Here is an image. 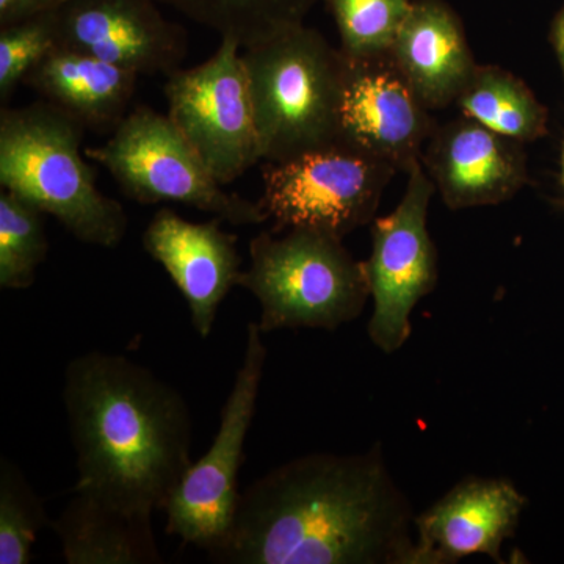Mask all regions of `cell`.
Masks as SVG:
<instances>
[{"label":"cell","instance_id":"6da1fadb","mask_svg":"<svg viewBox=\"0 0 564 564\" xmlns=\"http://www.w3.org/2000/svg\"><path fill=\"white\" fill-rule=\"evenodd\" d=\"M415 516L383 448L313 454L240 492L221 564H417Z\"/></svg>","mask_w":564,"mask_h":564},{"label":"cell","instance_id":"7a4b0ae2","mask_svg":"<svg viewBox=\"0 0 564 564\" xmlns=\"http://www.w3.org/2000/svg\"><path fill=\"white\" fill-rule=\"evenodd\" d=\"M63 402L76 486L132 510L163 511L193 464L184 397L126 356L91 351L66 367Z\"/></svg>","mask_w":564,"mask_h":564},{"label":"cell","instance_id":"3957f363","mask_svg":"<svg viewBox=\"0 0 564 564\" xmlns=\"http://www.w3.org/2000/svg\"><path fill=\"white\" fill-rule=\"evenodd\" d=\"M85 126L41 99L0 111V185L62 223L82 243L117 248L128 214L96 185L80 147Z\"/></svg>","mask_w":564,"mask_h":564},{"label":"cell","instance_id":"277c9868","mask_svg":"<svg viewBox=\"0 0 564 564\" xmlns=\"http://www.w3.org/2000/svg\"><path fill=\"white\" fill-rule=\"evenodd\" d=\"M250 267L239 285L261 304L259 328L336 332L362 314L370 296L364 262L343 239L314 229L258 234L250 242Z\"/></svg>","mask_w":564,"mask_h":564},{"label":"cell","instance_id":"5b68a950","mask_svg":"<svg viewBox=\"0 0 564 564\" xmlns=\"http://www.w3.org/2000/svg\"><path fill=\"white\" fill-rule=\"evenodd\" d=\"M262 161L281 162L336 144L343 54L315 29L243 50Z\"/></svg>","mask_w":564,"mask_h":564},{"label":"cell","instance_id":"8992f818","mask_svg":"<svg viewBox=\"0 0 564 564\" xmlns=\"http://www.w3.org/2000/svg\"><path fill=\"white\" fill-rule=\"evenodd\" d=\"M85 154L143 206L181 203L236 226L269 220L261 203L223 191L169 115L150 107L129 111L106 144Z\"/></svg>","mask_w":564,"mask_h":564},{"label":"cell","instance_id":"52a82bcc","mask_svg":"<svg viewBox=\"0 0 564 564\" xmlns=\"http://www.w3.org/2000/svg\"><path fill=\"white\" fill-rule=\"evenodd\" d=\"M397 170L361 152L329 144L281 162H265L259 199L272 232L314 229L345 239L369 225Z\"/></svg>","mask_w":564,"mask_h":564},{"label":"cell","instance_id":"ba28073f","mask_svg":"<svg viewBox=\"0 0 564 564\" xmlns=\"http://www.w3.org/2000/svg\"><path fill=\"white\" fill-rule=\"evenodd\" d=\"M262 334L258 322L248 323L242 364L223 406L220 429L207 454L193 462L163 508L166 534L209 555L225 544L239 502L237 477L267 361Z\"/></svg>","mask_w":564,"mask_h":564},{"label":"cell","instance_id":"9c48e42d","mask_svg":"<svg viewBox=\"0 0 564 564\" xmlns=\"http://www.w3.org/2000/svg\"><path fill=\"white\" fill-rule=\"evenodd\" d=\"M242 47L221 40L209 61L166 76L169 117L217 180L228 185L262 161Z\"/></svg>","mask_w":564,"mask_h":564},{"label":"cell","instance_id":"30bf717a","mask_svg":"<svg viewBox=\"0 0 564 564\" xmlns=\"http://www.w3.org/2000/svg\"><path fill=\"white\" fill-rule=\"evenodd\" d=\"M436 191L423 163L408 172L399 206L372 221V252L364 261L373 314L367 333L386 355L399 351L413 333L415 304L437 284V251L429 232V207Z\"/></svg>","mask_w":564,"mask_h":564},{"label":"cell","instance_id":"8fae6325","mask_svg":"<svg viewBox=\"0 0 564 564\" xmlns=\"http://www.w3.org/2000/svg\"><path fill=\"white\" fill-rule=\"evenodd\" d=\"M436 126L432 110L404 79L391 54L367 61L343 54L337 144L408 173L422 162L423 147Z\"/></svg>","mask_w":564,"mask_h":564},{"label":"cell","instance_id":"7c38bea8","mask_svg":"<svg viewBox=\"0 0 564 564\" xmlns=\"http://www.w3.org/2000/svg\"><path fill=\"white\" fill-rule=\"evenodd\" d=\"M158 6V0H66L57 10L62 46L139 76H169L187 57V33Z\"/></svg>","mask_w":564,"mask_h":564},{"label":"cell","instance_id":"4fadbf2b","mask_svg":"<svg viewBox=\"0 0 564 564\" xmlns=\"http://www.w3.org/2000/svg\"><path fill=\"white\" fill-rule=\"evenodd\" d=\"M522 144L462 113L436 126L422 163L448 209L497 206L529 182Z\"/></svg>","mask_w":564,"mask_h":564},{"label":"cell","instance_id":"5bb4252c","mask_svg":"<svg viewBox=\"0 0 564 564\" xmlns=\"http://www.w3.org/2000/svg\"><path fill=\"white\" fill-rule=\"evenodd\" d=\"M525 505L513 481L464 478L415 516L417 564H455L477 554L503 563L500 551L514 536Z\"/></svg>","mask_w":564,"mask_h":564},{"label":"cell","instance_id":"9a60e30c","mask_svg":"<svg viewBox=\"0 0 564 564\" xmlns=\"http://www.w3.org/2000/svg\"><path fill=\"white\" fill-rule=\"evenodd\" d=\"M220 218L193 223L173 209L155 212L144 229L143 250L161 263L191 310L195 332L206 339L218 307L234 285H239L237 237L221 228Z\"/></svg>","mask_w":564,"mask_h":564},{"label":"cell","instance_id":"2e32d148","mask_svg":"<svg viewBox=\"0 0 564 564\" xmlns=\"http://www.w3.org/2000/svg\"><path fill=\"white\" fill-rule=\"evenodd\" d=\"M391 57L432 111L455 104L478 65L462 18L445 0H413Z\"/></svg>","mask_w":564,"mask_h":564},{"label":"cell","instance_id":"e0dca14e","mask_svg":"<svg viewBox=\"0 0 564 564\" xmlns=\"http://www.w3.org/2000/svg\"><path fill=\"white\" fill-rule=\"evenodd\" d=\"M51 529L68 564L163 563L152 513L132 510L95 489L74 486Z\"/></svg>","mask_w":564,"mask_h":564},{"label":"cell","instance_id":"ac0fdd59","mask_svg":"<svg viewBox=\"0 0 564 564\" xmlns=\"http://www.w3.org/2000/svg\"><path fill=\"white\" fill-rule=\"evenodd\" d=\"M139 77L87 52L58 46L33 68L24 85L87 131L113 132L128 117Z\"/></svg>","mask_w":564,"mask_h":564},{"label":"cell","instance_id":"d6986e66","mask_svg":"<svg viewBox=\"0 0 564 564\" xmlns=\"http://www.w3.org/2000/svg\"><path fill=\"white\" fill-rule=\"evenodd\" d=\"M455 104L466 117L521 143L549 133L547 109L524 80L497 65L475 66Z\"/></svg>","mask_w":564,"mask_h":564},{"label":"cell","instance_id":"ffe728a7","mask_svg":"<svg viewBox=\"0 0 564 564\" xmlns=\"http://www.w3.org/2000/svg\"><path fill=\"white\" fill-rule=\"evenodd\" d=\"M243 50L304 24L321 0H158Z\"/></svg>","mask_w":564,"mask_h":564},{"label":"cell","instance_id":"44dd1931","mask_svg":"<svg viewBox=\"0 0 564 564\" xmlns=\"http://www.w3.org/2000/svg\"><path fill=\"white\" fill-rule=\"evenodd\" d=\"M44 215L17 193L0 192V288L22 291L35 282L47 254Z\"/></svg>","mask_w":564,"mask_h":564},{"label":"cell","instance_id":"7402d4cb","mask_svg":"<svg viewBox=\"0 0 564 564\" xmlns=\"http://www.w3.org/2000/svg\"><path fill=\"white\" fill-rule=\"evenodd\" d=\"M332 11L340 52L352 61L391 54L413 0H322Z\"/></svg>","mask_w":564,"mask_h":564},{"label":"cell","instance_id":"603a6c76","mask_svg":"<svg viewBox=\"0 0 564 564\" xmlns=\"http://www.w3.org/2000/svg\"><path fill=\"white\" fill-rule=\"evenodd\" d=\"M51 525L43 499L10 459H0V564H29L36 536Z\"/></svg>","mask_w":564,"mask_h":564},{"label":"cell","instance_id":"cb8c5ba5","mask_svg":"<svg viewBox=\"0 0 564 564\" xmlns=\"http://www.w3.org/2000/svg\"><path fill=\"white\" fill-rule=\"evenodd\" d=\"M62 46L57 10L0 28V102L6 106L25 77Z\"/></svg>","mask_w":564,"mask_h":564},{"label":"cell","instance_id":"d4e9b609","mask_svg":"<svg viewBox=\"0 0 564 564\" xmlns=\"http://www.w3.org/2000/svg\"><path fill=\"white\" fill-rule=\"evenodd\" d=\"M66 0H0V28L61 9Z\"/></svg>","mask_w":564,"mask_h":564},{"label":"cell","instance_id":"484cf974","mask_svg":"<svg viewBox=\"0 0 564 564\" xmlns=\"http://www.w3.org/2000/svg\"><path fill=\"white\" fill-rule=\"evenodd\" d=\"M549 40H551L552 47H554L564 77V3L558 13L555 14L554 21H552Z\"/></svg>","mask_w":564,"mask_h":564},{"label":"cell","instance_id":"4316f807","mask_svg":"<svg viewBox=\"0 0 564 564\" xmlns=\"http://www.w3.org/2000/svg\"><path fill=\"white\" fill-rule=\"evenodd\" d=\"M562 185L564 188V143H563V148H562Z\"/></svg>","mask_w":564,"mask_h":564}]
</instances>
